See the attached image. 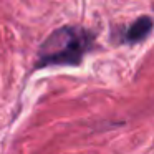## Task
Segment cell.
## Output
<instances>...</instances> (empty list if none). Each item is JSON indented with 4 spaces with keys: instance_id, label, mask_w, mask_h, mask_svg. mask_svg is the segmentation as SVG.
<instances>
[{
    "instance_id": "1",
    "label": "cell",
    "mask_w": 154,
    "mask_h": 154,
    "mask_svg": "<svg viewBox=\"0 0 154 154\" xmlns=\"http://www.w3.org/2000/svg\"><path fill=\"white\" fill-rule=\"evenodd\" d=\"M93 47V35L78 27H61L45 40L38 51L37 66L80 65Z\"/></svg>"
},
{
    "instance_id": "2",
    "label": "cell",
    "mask_w": 154,
    "mask_h": 154,
    "mask_svg": "<svg viewBox=\"0 0 154 154\" xmlns=\"http://www.w3.org/2000/svg\"><path fill=\"white\" fill-rule=\"evenodd\" d=\"M152 30V20L151 17H141L137 18L134 23H131V27L126 30L124 33V42L129 45L133 43H139L144 38H147V35Z\"/></svg>"
}]
</instances>
